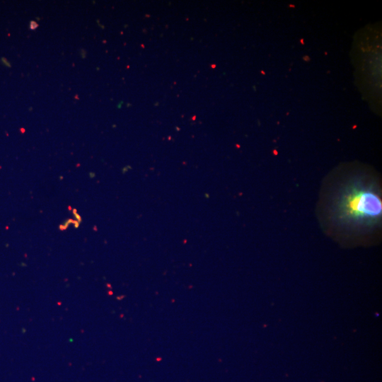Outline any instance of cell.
Wrapping results in <instances>:
<instances>
[{
    "instance_id": "cell-1",
    "label": "cell",
    "mask_w": 382,
    "mask_h": 382,
    "mask_svg": "<svg viewBox=\"0 0 382 382\" xmlns=\"http://www.w3.org/2000/svg\"><path fill=\"white\" fill-rule=\"evenodd\" d=\"M324 227L340 240L363 241L379 231L382 202L378 180L370 173H337L323 192Z\"/></svg>"
},
{
    "instance_id": "cell-2",
    "label": "cell",
    "mask_w": 382,
    "mask_h": 382,
    "mask_svg": "<svg viewBox=\"0 0 382 382\" xmlns=\"http://www.w3.org/2000/svg\"><path fill=\"white\" fill-rule=\"evenodd\" d=\"M37 27V24L34 21L30 22V29L34 30Z\"/></svg>"
}]
</instances>
